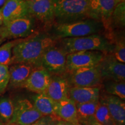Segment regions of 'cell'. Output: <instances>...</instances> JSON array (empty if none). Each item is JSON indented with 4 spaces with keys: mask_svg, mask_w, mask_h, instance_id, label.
I'll use <instances>...</instances> for the list:
<instances>
[{
    "mask_svg": "<svg viewBox=\"0 0 125 125\" xmlns=\"http://www.w3.org/2000/svg\"><path fill=\"white\" fill-rule=\"evenodd\" d=\"M56 43V41L46 34H32L21 39L12 49V64H28L34 68L40 67L45 51Z\"/></svg>",
    "mask_w": 125,
    "mask_h": 125,
    "instance_id": "cell-1",
    "label": "cell"
},
{
    "mask_svg": "<svg viewBox=\"0 0 125 125\" xmlns=\"http://www.w3.org/2000/svg\"><path fill=\"white\" fill-rule=\"evenodd\" d=\"M58 46L67 54L80 51H100L107 54L113 51L114 45L106 37L100 34L60 39Z\"/></svg>",
    "mask_w": 125,
    "mask_h": 125,
    "instance_id": "cell-2",
    "label": "cell"
},
{
    "mask_svg": "<svg viewBox=\"0 0 125 125\" xmlns=\"http://www.w3.org/2000/svg\"><path fill=\"white\" fill-rule=\"evenodd\" d=\"M56 24L94 19L89 7V0H52Z\"/></svg>",
    "mask_w": 125,
    "mask_h": 125,
    "instance_id": "cell-3",
    "label": "cell"
},
{
    "mask_svg": "<svg viewBox=\"0 0 125 125\" xmlns=\"http://www.w3.org/2000/svg\"><path fill=\"white\" fill-rule=\"evenodd\" d=\"M100 21L88 19L73 22L56 24L53 26V38L60 40L88 36L99 33L103 29Z\"/></svg>",
    "mask_w": 125,
    "mask_h": 125,
    "instance_id": "cell-4",
    "label": "cell"
},
{
    "mask_svg": "<svg viewBox=\"0 0 125 125\" xmlns=\"http://www.w3.org/2000/svg\"><path fill=\"white\" fill-rule=\"evenodd\" d=\"M67 54L56 45L50 47L41 58L40 67L54 75H61L67 72Z\"/></svg>",
    "mask_w": 125,
    "mask_h": 125,
    "instance_id": "cell-5",
    "label": "cell"
},
{
    "mask_svg": "<svg viewBox=\"0 0 125 125\" xmlns=\"http://www.w3.org/2000/svg\"><path fill=\"white\" fill-rule=\"evenodd\" d=\"M35 19L32 17H23L2 26V36L4 40L27 38L34 34Z\"/></svg>",
    "mask_w": 125,
    "mask_h": 125,
    "instance_id": "cell-6",
    "label": "cell"
},
{
    "mask_svg": "<svg viewBox=\"0 0 125 125\" xmlns=\"http://www.w3.org/2000/svg\"><path fill=\"white\" fill-rule=\"evenodd\" d=\"M105 54L100 51H80L67 54V72L72 73L79 68L96 67L99 65Z\"/></svg>",
    "mask_w": 125,
    "mask_h": 125,
    "instance_id": "cell-7",
    "label": "cell"
},
{
    "mask_svg": "<svg viewBox=\"0 0 125 125\" xmlns=\"http://www.w3.org/2000/svg\"><path fill=\"white\" fill-rule=\"evenodd\" d=\"M68 81L72 87H100L103 78L97 65L75 70L70 73Z\"/></svg>",
    "mask_w": 125,
    "mask_h": 125,
    "instance_id": "cell-8",
    "label": "cell"
},
{
    "mask_svg": "<svg viewBox=\"0 0 125 125\" xmlns=\"http://www.w3.org/2000/svg\"><path fill=\"white\" fill-rule=\"evenodd\" d=\"M42 116L30 101L23 98L19 100L14 104L13 115L10 123L31 125Z\"/></svg>",
    "mask_w": 125,
    "mask_h": 125,
    "instance_id": "cell-9",
    "label": "cell"
},
{
    "mask_svg": "<svg viewBox=\"0 0 125 125\" xmlns=\"http://www.w3.org/2000/svg\"><path fill=\"white\" fill-rule=\"evenodd\" d=\"M117 0H89V7L93 19L100 21L108 32L111 31V17Z\"/></svg>",
    "mask_w": 125,
    "mask_h": 125,
    "instance_id": "cell-10",
    "label": "cell"
},
{
    "mask_svg": "<svg viewBox=\"0 0 125 125\" xmlns=\"http://www.w3.org/2000/svg\"><path fill=\"white\" fill-rule=\"evenodd\" d=\"M98 67L103 80L125 81V64L116 60L113 55L105 54Z\"/></svg>",
    "mask_w": 125,
    "mask_h": 125,
    "instance_id": "cell-11",
    "label": "cell"
},
{
    "mask_svg": "<svg viewBox=\"0 0 125 125\" xmlns=\"http://www.w3.org/2000/svg\"><path fill=\"white\" fill-rule=\"evenodd\" d=\"M30 16L43 23L54 20L52 0H26Z\"/></svg>",
    "mask_w": 125,
    "mask_h": 125,
    "instance_id": "cell-12",
    "label": "cell"
},
{
    "mask_svg": "<svg viewBox=\"0 0 125 125\" xmlns=\"http://www.w3.org/2000/svg\"><path fill=\"white\" fill-rule=\"evenodd\" d=\"M52 78V75L42 67H35L25 83L24 87L37 94L46 91Z\"/></svg>",
    "mask_w": 125,
    "mask_h": 125,
    "instance_id": "cell-13",
    "label": "cell"
},
{
    "mask_svg": "<svg viewBox=\"0 0 125 125\" xmlns=\"http://www.w3.org/2000/svg\"><path fill=\"white\" fill-rule=\"evenodd\" d=\"M1 9L4 24L16 19L29 16L26 0H7Z\"/></svg>",
    "mask_w": 125,
    "mask_h": 125,
    "instance_id": "cell-14",
    "label": "cell"
},
{
    "mask_svg": "<svg viewBox=\"0 0 125 125\" xmlns=\"http://www.w3.org/2000/svg\"><path fill=\"white\" fill-rule=\"evenodd\" d=\"M108 109L109 114L116 125H125V101L118 97L111 95H105L100 98Z\"/></svg>",
    "mask_w": 125,
    "mask_h": 125,
    "instance_id": "cell-15",
    "label": "cell"
},
{
    "mask_svg": "<svg viewBox=\"0 0 125 125\" xmlns=\"http://www.w3.org/2000/svg\"><path fill=\"white\" fill-rule=\"evenodd\" d=\"M68 81L60 75L52 76L51 81L44 93L53 100L58 103L69 98L70 88Z\"/></svg>",
    "mask_w": 125,
    "mask_h": 125,
    "instance_id": "cell-16",
    "label": "cell"
},
{
    "mask_svg": "<svg viewBox=\"0 0 125 125\" xmlns=\"http://www.w3.org/2000/svg\"><path fill=\"white\" fill-rule=\"evenodd\" d=\"M68 97L75 104L98 101L100 97V87L71 86L68 92Z\"/></svg>",
    "mask_w": 125,
    "mask_h": 125,
    "instance_id": "cell-17",
    "label": "cell"
},
{
    "mask_svg": "<svg viewBox=\"0 0 125 125\" xmlns=\"http://www.w3.org/2000/svg\"><path fill=\"white\" fill-rule=\"evenodd\" d=\"M34 67L24 63L14 64L9 68L10 86L19 87L24 86Z\"/></svg>",
    "mask_w": 125,
    "mask_h": 125,
    "instance_id": "cell-18",
    "label": "cell"
},
{
    "mask_svg": "<svg viewBox=\"0 0 125 125\" xmlns=\"http://www.w3.org/2000/svg\"><path fill=\"white\" fill-rule=\"evenodd\" d=\"M56 115L61 121L74 125L79 124L77 119L76 104L69 98L57 103Z\"/></svg>",
    "mask_w": 125,
    "mask_h": 125,
    "instance_id": "cell-19",
    "label": "cell"
},
{
    "mask_svg": "<svg viewBox=\"0 0 125 125\" xmlns=\"http://www.w3.org/2000/svg\"><path fill=\"white\" fill-rule=\"evenodd\" d=\"M32 104L42 116H56L57 102L53 100L45 93L37 94L34 96Z\"/></svg>",
    "mask_w": 125,
    "mask_h": 125,
    "instance_id": "cell-20",
    "label": "cell"
},
{
    "mask_svg": "<svg viewBox=\"0 0 125 125\" xmlns=\"http://www.w3.org/2000/svg\"><path fill=\"white\" fill-rule=\"evenodd\" d=\"M98 101L83 104H76L78 121L82 125L90 119L94 118Z\"/></svg>",
    "mask_w": 125,
    "mask_h": 125,
    "instance_id": "cell-21",
    "label": "cell"
},
{
    "mask_svg": "<svg viewBox=\"0 0 125 125\" xmlns=\"http://www.w3.org/2000/svg\"><path fill=\"white\" fill-rule=\"evenodd\" d=\"M14 112V104L9 98H0V119L5 123H10Z\"/></svg>",
    "mask_w": 125,
    "mask_h": 125,
    "instance_id": "cell-22",
    "label": "cell"
},
{
    "mask_svg": "<svg viewBox=\"0 0 125 125\" xmlns=\"http://www.w3.org/2000/svg\"><path fill=\"white\" fill-rule=\"evenodd\" d=\"M104 88L107 93L111 96L118 97L125 101V81L118 82L107 81L104 84Z\"/></svg>",
    "mask_w": 125,
    "mask_h": 125,
    "instance_id": "cell-23",
    "label": "cell"
},
{
    "mask_svg": "<svg viewBox=\"0 0 125 125\" xmlns=\"http://www.w3.org/2000/svg\"><path fill=\"white\" fill-rule=\"evenodd\" d=\"M20 40L10 41L0 46V65L12 64V49Z\"/></svg>",
    "mask_w": 125,
    "mask_h": 125,
    "instance_id": "cell-24",
    "label": "cell"
},
{
    "mask_svg": "<svg viewBox=\"0 0 125 125\" xmlns=\"http://www.w3.org/2000/svg\"><path fill=\"white\" fill-rule=\"evenodd\" d=\"M94 117L98 122L103 125H116L107 107L100 101L97 105Z\"/></svg>",
    "mask_w": 125,
    "mask_h": 125,
    "instance_id": "cell-25",
    "label": "cell"
},
{
    "mask_svg": "<svg viewBox=\"0 0 125 125\" xmlns=\"http://www.w3.org/2000/svg\"><path fill=\"white\" fill-rule=\"evenodd\" d=\"M117 26L124 27L125 23V3H118L114 9L111 17V27L112 24Z\"/></svg>",
    "mask_w": 125,
    "mask_h": 125,
    "instance_id": "cell-26",
    "label": "cell"
},
{
    "mask_svg": "<svg viewBox=\"0 0 125 125\" xmlns=\"http://www.w3.org/2000/svg\"><path fill=\"white\" fill-rule=\"evenodd\" d=\"M113 56L115 59L119 62H125V40H120L116 41L114 45L113 49Z\"/></svg>",
    "mask_w": 125,
    "mask_h": 125,
    "instance_id": "cell-27",
    "label": "cell"
},
{
    "mask_svg": "<svg viewBox=\"0 0 125 125\" xmlns=\"http://www.w3.org/2000/svg\"><path fill=\"white\" fill-rule=\"evenodd\" d=\"M9 82V66L0 65V94L6 90Z\"/></svg>",
    "mask_w": 125,
    "mask_h": 125,
    "instance_id": "cell-28",
    "label": "cell"
},
{
    "mask_svg": "<svg viewBox=\"0 0 125 125\" xmlns=\"http://www.w3.org/2000/svg\"><path fill=\"white\" fill-rule=\"evenodd\" d=\"M59 121L61 120L56 116H43L31 125H55Z\"/></svg>",
    "mask_w": 125,
    "mask_h": 125,
    "instance_id": "cell-29",
    "label": "cell"
},
{
    "mask_svg": "<svg viewBox=\"0 0 125 125\" xmlns=\"http://www.w3.org/2000/svg\"><path fill=\"white\" fill-rule=\"evenodd\" d=\"M82 125H101V123L98 122L95 119L94 117V118L90 119L89 120V121H87L86 122L83 123Z\"/></svg>",
    "mask_w": 125,
    "mask_h": 125,
    "instance_id": "cell-30",
    "label": "cell"
},
{
    "mask_svg": "<svg viewBox=\"0 0 125 125\" xmlns=\"http://www.w3.org/2000/svg\"><path fill=\"white\" fill-rule=\"evenodd\" d=\"M55 125H76L73 123L67 122L64 121H59L56 123Z\"/></svg>",
    "mask_w": 125,
    "mask_h": 125,
    "instance_id": "cell-31",
    "label": "cell"
},
{
    "mask_svg": "<svg viewBox=\"0 0 125 125\" xmlns=\"http://www.w3.org/2000/svg\"><path fill=\"white\" fill-rule=\"evenodd\" d=\"M4 24V20H3V17L1 12V9H0V26H2Z\"/></svg>",
    "mask_w": 125,
    "mask_h": 125,
    "instance_id": "cell-32",
    "label": "cell"
},
{
    "mask_svg": "<svg viewBox=\"0 0 125 125\" xmlns=\"http://www.w3.org/2000/svg\"><path fill=\"white\" fill-rule=\"evenodd\" d=\"M5 41L2 38V26H0V45L2 43V42Z\"/></svg>",
    "mask_w": 125,
    "mask_h": 125,
    "instance_id": "cell-33",
    "label": "cell"
},
{
    "mask_svg": "<svg viewBox=\"0 0 125 125\" xmlns=\"http://www.w3.org/2000/svg\"><path fill=\"white\" fill-rule=\"evenodd\" d=\"M6 1H7V0H0V7L4 5L5 2H6Z\"/></svg>",
    "mask_w": 125,
    "mask_h": 125,
    "instance_id": "cell-34",
    "label": "cell"
},
{
    "mask_svg": "<svg viewBox=\"0 0 125 125\" xmlns=\"http://www.w3.org/2000/svg\"><path fill=\"white\" fill-rule=\"evenodd\" d=\"M118 3L119 2H125V0H117Z\"/></svg>",
    "mask_w": 125,
    "mask_h": 125,
    "instance_id": "cell-35",
    "label": "cell"
},
{
    "mask_svg": "<svg viewBox=\"0 0 125 125\" xmlns=\"http://www.w3.org/2000/svg\"><path fill=\"white\" fill-rule=\"evenodd\" d=\"M7 125H16L15 123H8Z\"/></svg>",
    "mask_w": 125,
    "mask_h": 125,
    "instance_id": "cell-36",
    "label": "cell"
},
{
    "mask_svg": "<svg viewBox=\"0 0 125 125\" xmlns=\"http://www.w3.org/2000/svg\"><path fill=\"white\" fill-rule=\"evenodd\" d=\"M81 125V124H77V125Z\"/></svg>",
    "mask_w": 125,
    "mask_h": 125,
    "instance_id": "cell-37",
    "label": "cell"
}]
</instances>
